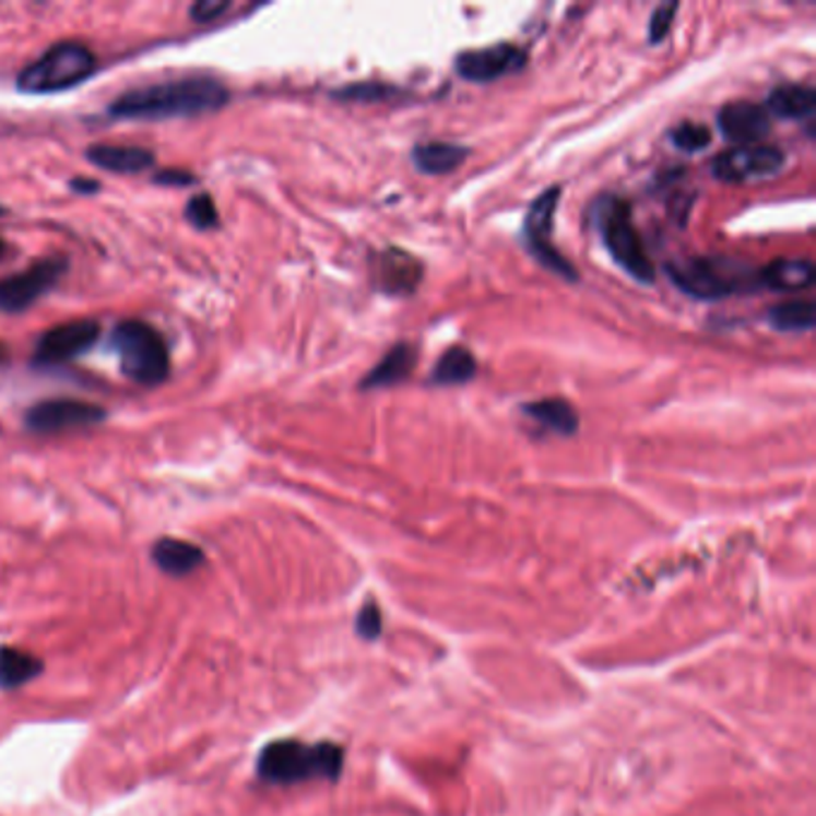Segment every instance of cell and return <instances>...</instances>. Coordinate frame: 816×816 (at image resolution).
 <instances>
[{"mask_svg": "<svg viewBox=\"0 0 816 816\" xmlns=\"http://www.w3.org/2000/svg\"><path fill=\"white\" fill-rule=\"evenodd\" d=\"M230 102V92L216 78H182L140 86L108 106L116 120H170L216 113Z\"/></svg>", "mask_w": 816, "mask_h": 816, "instance_id": "obj_1", "label": "cell"}, {"mask_svg": "<svg viewBox=\"0 0 816 816\" xmlns=\"http://www.w3.org/2000/svg\"><path fill=\"white\" fill-rule=\"evenodd\" d=\"M343 771V749L333 743L275 740L261 749L257 773L263 783L295 785L338 778Z\"/></svg>", "mask_w": 816, "mask_h": 816, "instance_id": "obj_2", "label": "cell"}, {"mask_svg": "<svg viewBox=\"0 0 816 816\" xmlns=\"http://www.w3.org/2000/svg\"><path fill=\"white\" fill-rule=\"evenodd\" d=\"M596 225L613 261L630 273L635 281L647 285L654 283L657 269L635 228L630 204L620 197H604L596 206Z\"/></svg>", "mask_w": 816, "mask_h": 816, "instance_id": "obj_3", "label": "cell"}, {"mask_svg": "<svg viewBox=\"0 0 816 816\" xmlns=\"http://www.w3.org/2000/svg\"><path fill=\"white\" fill-rule=\"evenodd\" d=\"M96 70L94 54L80 42H60L24 68L17 90L24 94H56L78 86Z\"/></svg>", "mask_w": 816, "mask_h": 816, "instance_id": "obj_4", "label": "cell"}, {"mask_svg": "<svg viewBox=\"0 0 816 816\" xmlns=\"http://www.w3.org/2000/svg\"><path fill=\"white\" fill-rule=\"evenodd\" d=\"M113 347L120 371L140 386H158L170 371V355L163 335L144 321H122L113 331Z\"/></svg>", "mask_w": 816, "mask_h": 816, "instance_id": "obj_5", "label": "cell"}, {"mask_svg": "<svg viewBox=\"0 0 816 816\" xmlns=\"http://www.w3.org/2000/svg\"><path fill=\"white\" fill-rule=\"evenodd\" d=\"M671 281L683 293L697 299H721L745 287H759V273L737 267L725 259H687L669 267Z\"/></svg>", "mask_w": 816, "mask_h": 816, "instance_id": "obj_6", "label": "cell"}, {"mask_svg": "<svg viewBox=\"0 0 816 816\" xmlns=\"http://www.w3.org/2000/svg\"><path fill=\"white\" fill-rule=\"evenodd\" d=\"M558 199H560L558 187H551V190H546L544 194H539L534 199L532 206L527 209L524 225H522L524 240H527V249H530L534 259L542 263V267L563 275V279L577 281L580 275H577L572 263L565 259L560 252H556V247L551 245V235H554V221H556V211H558Z\"/></svg>", "mask_w": 816, "mask_h": 816, "instance_id": "obj_7", "label": "cell"}, {"mask_svg": "<svg viewBox=\"0 0 816 816\" xmlns=\"http://www.w3.org/2000/svg\"><path fill=\"white\" fill-rule=\"evenodd\" d=\"M66 259L48 257L36 261L24 273L0 279V311L20 314L29 309L36 299L46 295L58 283L60 275L66 273Z\"/></svg>", "mask_w": 816, "mask_h": 816, "instance_id": "obj_8", "label": "cell"}, {"mask_svg": "<svg viewBox=\"0 0 816 816\" xmlns=\"http://www.w3.org/2000/svg\"><path fill=\"white\" fill-rule=\"evenodd\" d=\"M785 166L783 149L771 144L737 146L721 154L711 163V170L723 182H747L757 178H769Z\"/></svg>", "mask_w": 816, "mask_h": 816, "instance_id": "obj_9", "label": "cell"}, {"mask_svg": "<svg viewBox=\"0 0 816 816\" xmlns=\"http://www.w3.org/2000/svg\"><path fill=\"white\" fill-rule=\"evenodd\" d=\"M106 417V410L86 400H44L27 412V426L39 434H58L68 429H82V426H94Z\"/></svg>", "mask_w": 816, "mask_h": 816, "instance_id": "obj_10", "label": "cell"}, {"mask_svg": "<svg viewBox=\"0 0 816 816\" xmlns=\"http://www.w3.org/2000/svg\"><path fill=\"white\" fill-rule=\"evenodd\" d=\"M527 66V54L512 44H496L480 51H464L456 60V72L468 82H494L504 74L520 72Z\"/></svg>", "mask_w": 816, "mask_h": 816, "instance_id": "obj_11", "label": "cell"}, {"mask_svg": "<svg viewBox=\"0 0 816 816\" xmlns=\"http://www.w3.org/2000/svg\"><path fill=\"white\" fill-rule=\"evenodd\" d=\"M98 333H102V326L92 319L56 326V329L46 331L36 345V362L62 364L90 353L98 341Z\"/></svg>", "mask_w": 816, "mask_h": 816, "instance_id": "obj_12", "label": "cell"}, {"mask_svg": "<svg viewBox=\"0 0 816 816\" xmlns=\"http://www.w3.org/2000/svg\"><path fill=\"white\" fill-rule=\"evenodd\" d=\"M424 269L419 259L407 255L400 247H388L386 252L376 257L374 263V281L379 291L388 295H410L417 291Z\"/></svg>", "mask_w": 816, "mask_h": 816, "instance_id": "obj_13", "label": "cell"}, {"mask_svg": "<svg viewBox=\"0 0 816 816\" xmlns=\"http://www.w3.org/2000/svg\"><path fill=\"white\" fill-rule=\"evenodd\" d=\"M719 128L725 140L749 146L771 132L769 110L752 102H733L721 108Z\"/></svg>", "mask_w": 816, "mask_h": 816, "instance_id": "obj_14", "label": "cell"}, {"mask_svg": "<svg viewBox=\"0 0 816 816\" xmlns=\"http://www.w3.org/2000/svg\"><path fill=\"white\" fill-rule=\"evenodd\" d=\"M86 158L96 168H104L110 173H142L154 166V154L142 146H125V144H94L86 149Z\"/></svg>", "mask_w": 816, "mask_h": 816, "instance_id": "obj_15", "label": "cell"}, {"mask_svg": "<svg viewBox=\"0 0 816 816\" xmlns=\"http://www.w3.org/2000/svg\"><path fill=\"white\" fill-rule=\"evenodd\" d=\"M759 283L776 293L807 291L814 283V267L807 259H778L759 273Z\"/></svg>", "mask_w": 816, "mask_h": 816, "instance_id": "obj_16", "label": "cell"}, {"mask_svg": "<svg viewBox=\"0 0 816 816\" xmlns=\"http://www.w3.org/2000/svg\"><path fill=\"white\" fill-rule=\"evenodd\" d=\"M154 563L158 565V570L168 572L173 577H185L194 572L199 565L204 563V551L190 544V542H182V539H158V542L154 544Z\"/></svg>", "mask_w": 816, "mask_h": 816, "instance_id": "obj_17", "label": "cell"}, {"mask_svg": "<svg viewBox=\"0 0 816 816\" xmlns=\"http://www.w3.org/2000/svg\"><path fill=\"white\" fill-rule=\"evenodd\" d=\"M764 108L769 110V116L783 120L809 118L816 108V94L807 84H783L769 94Z\"/></svg>", "mask_w": 816, "mask_h": 816, "instance_id": "obj_18", "label": "cell"}, {"mask_svg": "<svg viewBox=\"0 0 816 816\" xmlns=\"http://www.w3.org/2000/svg\"><path fill=\"white\" fill-rule=\"evenodd\" d=\"M414 359H417V353H414L412 345L407 343L395 345L391 353H388L367 376H364L362 388L364 391H371V388H386V386H395L400 381H405L414 367Z\"/></svg>", "mask_w": 816, "mask_h": 816, "instance_id": "obj_19", "label": "cell"}, {"mask_svg": "<svg viewBox=\"0 0 816 816\" xmlns=\"http://www.w3.org/2000/svg\"><path fill=\"white\" fill-rule=\"evenodd\" d=\"M470 156L468 146L460 144H450V142H426L414 146L412 161L422 173H431V175H444L460 168L464 158Z\"/></svg>", "mask_w": 816, "mask_h": 816, "instance_id": "obj_20", "label": "cell"}, {"mask_svg": "<svg viewBox=\"0 0 816 816\" xmlns=\"http://www.w3.org/2000/svg\"><path fill=\"white\" fill-rule=\"evenodd\" d=\"M522 410L530 414L532 419L548 426L551 431H556L560 436H570V434L577 431V426H580L577 410L568 403V400H560V398L536 400V403L524 405Z\"/></svg>", "mask_w": 816, "mask_h": 816, "instance_id": "obj_21", "label": "cell"}, {"mask_svg": "<svg viewBox=\"0 0 816 816\" xmlns=\"http://www.w3.org/2000/svg\"><path fill=\"white\" fill-rule=\"evenodd\" d=\"M44 663L27 654V651L15 649V647H3L0 649V687L12 689L24 683H29L32 677L42 673Z\"/></svg>", "mask_w": 816, "mask_h": 816, "instance_id": "obj_22", "label": "cell"}, {"mask_svg": "<svg viewBox=\"0 0 816 816\" xmlns=\"http://www.w3.org/2000/svg\"><path fill=\"white\" fill-rule=\"evenodd\" d=\"M476 374V359L468 347H450L448 353L438 359L431 374V381L438 386H458L470 381Z\"/></svg>", "mask_w": 816, "mask_h": 816, "instance_id": "obj_23", "label": "cell"}, {"mask_svg": "<svg viewBox=\"0 0 816 816\" xmlns=\"http://www.w3.org/2000/svg\"><path fill=\"white\" fill-rule=\"evenodd\" d=\"M814 321H816V314H814L812 303H785L769 311V323L776 331H783V333L812 331Z\"/></svg>", "mask_w": 816, "mask_h": 816, "instance_id": "obj_24", "label": "cell"}, {"mask_svg": "<svg viewBox=\"0 0 816 816\" xmlns=\"http://www.w3.org/2000/svg\"><path fill=\"white\" fill-rule=\"evenodd\" d=\"M671 142L677 149H683V152L695 154L711 144V132L699 122H683L671 132Z\"/></svg>", "mask_w": 816, "mask_h": 816, "instance_id": "obj_25", "label": "cell"}, {"mask_svg": "<svg viewBox=\"0 0 816 816\" xmlns=\"http://www.w3.org/2000/svg\"><path fill=\"white\" fill-rule=\"evenodd\" d=\"M185 216L199 230H209L213 228V225H218V211L209 194L192 197L185 206Z\"/></svg>", "mask_w": 816, "mask_h": 816, "instance_id": "obj_26", "label": "cell"}, {"mask_svg": "<svg viewBox=\"0 0 816 816\" xmlns=\"http://www.w3.org/2000/svg\"><path fill=\"white\" fill-rule=\"evenodd\" d=\"M677 8H681L677 3H669V5L657 8V12L651 15V22H649V42L651 44H659V42L665 39V34L671 32V24H673Z\"/></svg>", "mask_w": 816, "mask_h": 816, "instance_id": "obj_27", "label": "cell"}, {"mask_svg": "<svg viewBox=\"0 0 816 816\" xmlns=\"http://www.w3.org/2000/svg\"><path fill=\"white\" fill-rule=\"evenodd\" d=\"M228 8H230V3H225V0H202V3L192 5L190 15H192L194 22H211V20L221 17Z\"/></svg>", "mask_w": 816, "mask_h": 816, "instance_id": "obj_28", "label": "cell"}, {"mask_svg": "<svg viewBox=\"0 0 816 816\" xmlns=\"http://www.w3.org/2000/svg\"><path fill=\"white\" fill-rule=\"evenodd\" d=\"M357 623H359V632L364 635V637H374V635H379V630H381V615H379V606H364V611L359 613V618H357Z\"/></svg>", "mask_w": 816, "mask_h": 816, "instance_id": "obj_29", "label": "cell"}, {"mask_svg": "<svg viewBox=\"0 0 816 816\" xmlns=\"http://www.w3.org/2000/svg\"><path fill=\"white\" fill-rule=\"evenodd\" d=\"M158 182H163V185H187V182H192V175H187L182 170H166V173L158 175Z\"/></svg>", "mask_w": 816, "mask_h": 816, "instance_id": "obj_30", "label": "cell"}, {"mask_svg": "<svg viewBox=\"0 0 816 816\" xmlns=\"http://www.w3.org/2000/svg\"><path fill=\"white\" fill-rule=\"evenodd\" d=\"M72 187H74V190H90V192H96L98 190V185L96 182H86V180H72Z\"/></svg>", "mask_w": 816, "mask_h": 816, "instance_id": "obj_31", "label": "cell"}, {"mask_svg": "<svg viewBox=\"0 0 816 816\" xmlns=\"http://www.w3.org/2000/svg\"><path fill=\"white\" fill-rule=\"evenodd\" d=\"M3 255H5V243L0 240V257H3Z\"/></svg>", "mask_w": 816, "mask_h": 816, "instance_id": "obj_32", "label": "cell"}]
</instances>
